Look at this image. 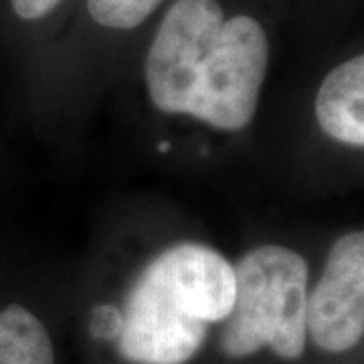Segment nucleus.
Returning <instances> with one entry per match:
<instances>
[{
	"mask_svg": "<svg viewBox=\"0 0 364 364\" xmlns=\"http://www.w3.org/2000/svg\"><path fill=\"white\" fill-rule=\"evenodd\" d=\"M233 304L235 267L225 255L200 243L172 245L136 277L117 350L134 364H186Z\"/></svg>",
	"mask_w": 364,
	"mask_h": 364,
	"instance_id": "f257e3e1",
	"label": "nucleus"
},
{
	"mask_svg": "<svg viewBox=\"0 0 364 364\" xmlns=\"http://www.w3.org/2000/svg\"><path fill=\"white\" fill-rule=\"evenodd\" d=\"M235 267V304L221 334L229 358H247L263 348L298 360L308 340V263L294 249L259 245Z\"/></svg>",
	"mask_w": 364,
	"mask_h": 364,
	"instance_id": "f03ea898",
	"label": "nucleus"
},
{
	"mask_svg": "<svg viewBox=\"0 0 364 364\" xmlns=\"http://www.w3.org/2000/svg\"><path fill=\"white\" fill-rule=\"evenodd\" d=\"M269 43L259 21L237 14L225 21L203 65L188 117L213 130L241 132L257 114Z\"/></svg>",
	"mask_w": 364,
	"mask_h": 364,
	"instance_id": "7ed1b4c3",
	"label": "nucleus"
},
{
	"mask_svg": "<svg viewBox=\"0 0 364 364\" xmlns=\"http://www.w3.org/2000/svg\"><path fill=\"white\" fill-rule=\"evenodd\" d=\"M223 23L219 0H174L170 4L144 63L148 97L162 114H191L200 71Z\"/></svg>",
	"mask_w": 364,
	"mask_h": 364,
	"instance_id": "20e7f679",
	"label": "nucleus"
},
{
	"mask_svg": "<svg viewBox=\"0 0 364 364\" xmlns=\"http://www.w3.org/2000/svg\"><path fill=\"white\" fill-rule=\"evenodd\" d=\"M308 336L324 352L352 350L364 338V231L332 245L308 296Z\"/></svg>",
	"mask_w": 364,
	"mask_h": 364,
	"instance_id": "39448f33",
	"label": "nucleus"
},
{
	"mask_svg": "<svg viewBox=\"0 0 364 364\" xmlns=\"http://www.w3.org/2000/svg\"><path fill=\"white\" fill-rule=\"evenodd\" d=\"M314 107L324 134L342 144L364 148V53L326 75Z\"/></svg>",
	"mask_w": 364,
	"mask_h": 364,
	"instance_id": "423d86ee",
	"label": "nucleus"
},
{
	"mask_svg": "<svg viewBox=\"0 0 364 364\" xmlns=\"http://www.w3.org/2000/svg\"><path fill=\"white\" fill-rule=\"evenodd\" d=\"M0 364H55L47 326L23 304L0 308Z\"/></svg>",
	"mask_w": 364,
	"mask_h": 364,
	"instance_id": "0eeeda50",
	"label": "nucleus"
},
{
	"mask_svg": "<svg viewBox=\"0 0 364 364\" xmlns=\"http://www.w3.org/2000/svg\"><path fill=\"white\" fill-rule=\"evenodd\" d=\"M160 4L162 0H87V11L100 26L130 31L142 25Z\"/></svg>",
	"mask_w": 364,
	"mask_h": 364,
	"instance_id": "6e6552de",
	"label": "nucleus"
},
{
	"mask_svg": "<svg viewBox=\"0 0 364 364\" xmlns=\"http://www.w3.org/2000/svg\"><path fill=\"white\" fill-rule=\"evenodd\" d=\"M61 0H11L13 13L26 23H35L51 14Z\"/></svg>",
	"mask_w": 364,
	"mask_h": 364,
	"instance_id": "1a4fd4ad",
	"label": "nucleus"
}]
</instances>
